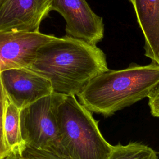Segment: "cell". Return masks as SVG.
I'll list each match as a JSON object with an SVG mask.
<instances>
[{"label":"cell","instance_id":"1","mask_svg":"<svg viewBox=\"0 0 159 159\" xmlns=\"http://www.w3.org/2000/svg\"><path fill=\"white\" fill-rule=\"evenodd\" d=\"M47 78L53 92L77 96L98 75L109 70L96 45L70 36L54 37L36 52L30 68Z\"/></svg>","mask_w":159,"mask_h":159},{"label":"cell","instance_id":"2","mask_svg":"<svg viewBox=\"0 0 159 159\" xmlns=\"http://www.w3.org/2000/svg\"><path fill=\"white\" fill-rule=\"evenodd\" d=\"M159 82V65L130 64L108 70L93 78L77 96L90 112L106 117L148 97Z\"/></svg>","mask_w":159,"mask_h":159},{"label":"cell","instance_id":"3","mask_svg":"<svg viewBox=\"0 0 159 159\" xmlns=\"http://www.w3.org/2000/svg\"><path fill=\"white\" fill-rule=\"evenodd\" d=\"M75 96H65L58 109V125L63 158L107 159L112 145L103 137L91 112Z\"/></svg>","mask_w":159,"mask_h":159},{"label":"cell","instance_id":"4","mask_svg":"<svg viewBox=\"0 0 159 159\" xmlns=\"http://www.w3.org/2000/svg\"><path fill=\"white\" fill-rule=\"evenodd\" d=\"M65 97L53 92L20 109L21 133L27 147L63 157L58 114Z\"/></svg>","mask_w":159,"mask_h":159},{"label":"cell","instance_id":"5","mask_svg":"<svg viewBox=\"0 0 159 159\" xmlns=\"http://www.w3.org/2000/svg\"><path fill=\"white\" fill-rule=\"evenodd\" d=\"M51 11L58 12L65 20L67 36L93 45L103 39L102 17L94 12L86 0H52Z\"/></svg>","mask_w":159,"mask_h":159},{"label":"cell","instance_id":"6","mask_svg":"<svg viewBox=\"0 0 159 159\" xmlns=\"http://www.w3.org/2000/svg\"><path fill=\"white\" fill-rule=\"evenodd\" d=\"M53 37L40 31L0 30V73L12 68H30L39 48Z\"/></svg>","mask_w":159,"mask_h":159},{"label":"cell","instance_id":"7","mask_svg":"<svg viewBox=\"0 0 159 159\" xmlns=\"http://www.w3.org/2000/svg\"><path fill=\"white\" fill-rule=\"evenodd\" d=\"M0 76L7 98L20 109L53 93L50 81L30 68L7 70Z\"/></svg>","mask_w":159,"mask_h":159},{"label":"cell","instance_id":"8","mask_svg":"<svg viewBox=\"0 0 159 159\" xmlns=\"http://www.w3.org/2000/svg\"><path fill=\"white\" fill-rule=\"evenodd\" d=\"M52 0H0V30L39 32Z\"/></svg>","mask_w":159,"mask_h":159},{"label":"cell","instance_id":"9","mask_svg":"<svg viewBox=\"0 0 159 159\" xmlns=\"http://www.w3.org/2000/svg\"><path fill=\"white\" fill-rule=\"evenodd\" d=\"M145 39V55L159 65V0H128Z\"/></svg>","mask_w":159,"mask_h":159},{"label":"cell","instance_id":"10","mask_svg":"<svg viewBox=\"0 0 159 159\" xmlns=\"http://www.w3.org/2000/svg\"><path fill=\"white\" fill-rule=\"evenodd\" d=\"M20 112V109L7 97L3 124L5 141L11 153L22 155L27 147L22 136Z\"/></svg>","mask_w":159,"mask_h":159},{"label":"cell","instance_id":"11","mask_svg":"<svg viewBox=\"0 0 159 159\" xmlns=\"http://www.w3.org/2000/svg\"><path fill=\"white\" fill-rule=\"evenodd\" d=\"M107 159H158L156 152L150 147L137 142L112 146Z\"/></svg>","mask_w":159,"mask_h":159},{"label":"cell","instance_id":"12","mask_svg":"<svg viewBox=\"0 0 159 159\" xmlns=\"http://www.w3.org/2000/svg\"><path fill=\"white\" fill-rule=\"evenodd\" d=\"M7 95L3 88L0 76V159H4L11 154L4 136L3 124L5 115Z\"/></svg>","mask_w":159,"mask_h":159},{"label":"cell","instance_id":"13","mask_svg":"<svg viewBox=\"0 0 159 159\" xmlns=\"http://www.w3.org/2000/svg\"><path fill=\"white\" fill-rule=\"evenodd\" d=\"M22 155L27 159H66L55 153L42 150L26 147Z\"/></svg>","mask_w":159,"mask_h":159},{"label":"cell","instance_id":"14","mask_svg":"<svg viewBox=\"0 0 159 159\" xmlns=\"http://www.w3.org/2000/svg\"><path fill=\"white\" fill-rule=\"evenodd\" d=\"M148 98L152 115L159 117V82L152 89Z\"/></svg>","mask_w":159,"mask_h":159},{"label":"cell","instance_id":"15","mask_svg":"<svg viewBox=\"0 0 159 159\" xmlns=\"http://www.w3.org/2000/svg\"><path fill=\"white\" fill-rule=\"evenodd\" d=\"M4 159H27V158L24 157L22 155L11 153L9 155H8Z\"/></svg>","mask_w":159,"mask_h":159}]
</instances>
